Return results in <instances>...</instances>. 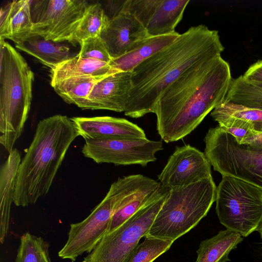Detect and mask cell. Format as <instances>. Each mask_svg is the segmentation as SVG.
<instances>
[{
	"mask_svg": "<svg viewBox=\"0 0 262 262\" xmlns=\"http://www.w3.org/2000/svg\"><path fill=\"white\" fill-rule=\"evenodd\" d=\"M232 78L221 56L187 70L159 98L155 108L157 129L166 143L191 133L205 117L224 102Z\"/></svg>",
	"mask_w": 262,
	"mask_h": 262,
	"instance_id": "cell-1",
	"label": "cell"
},
{
	"mask_svg": "<svg viewBox=\"0 0 262 262\" xmlns=\"http://www.w3.org/2000/svg\"><path fill=\"white\" fill-rule=\"evenodd\" d=\"M219 32L206 26H193L167 47L132 72V88L124 112L138 118L154 113L163 93L193 65L221 56L224 50Z\"/></svg>",
	"mask_w": 262,
	"mask_h": 262,
	"instance_id": "cell-2",
	"label": "cell"
},
{
	"mask_svg": "<svg viewBox=\"0 0 262 262\" xmlns=\"http://www.w3.org/2000/svg\"><path fill=\"white\" fill-rule=\"evenodd\" d=\"M79 136L71 118L60 114L40 120L16 179L14 204H35L49 192L66 153Z\"/></svg>",
	"mask_w": 262,
	"mask_h": 262,
	"instance_id": "cell-3",
	"label": "cell"
},
{
	"mask_svg": "<svg viewBox=\"0 0 262 262\" xmlns=\"http://www.w3.org/2000/svg\"><path fill=\"white\" fill-rule=\"evenodd\" d=\"M34 75L9 43L0 38V143L10 153L30 110Z\"/></svg>",
	"mask_w": 262,
	"mask_h": 262,
	"instance_id": "cell-4",
	"label": "cell"
},
{
	"mask_svg": "<svg viewBox=\"0 0 262 262\" xmlns=\"http://www.w3.org/2000/svg\"><path fill=\"white\" fill-rule=\"evenodd\" d=\"M216 186L212 177L170 189L146 235L173 242L195 227L215 201Z\"/></svg>",
	"mask_w": 262,
	"mask_h": 262,
	"instance_id": "cell-5",
	"label": "cell"
},
{
	"mask_svg": "<svg viewBox=\"0 0 262 262\" xmlns=\"http://www.w3.org/2000/svg\"><path fill=\"white\" fill-rule=\"evenodd\" d=\"M216 187V212L227 229L247 237L262 231V190L240 179L222 176Z\"/></svg>",
	"mask_w": 262,
	"mask_h": 262,
	"instance_id": "cell-6",
	"label": "cell"
},
{
	"mask_svg": "<svg viewBox=\"0 0 262 262\" xmlns=\"http://www.w3.org/2000/svg\"><path fill=\"white\" fill-rule=\"evenodd\" d=\"M169 191L161 185L136 213L106 234L84 259L88 262H125L148 233Z\"/></svg>",
	"mask_w": 262,
	"mask_h": 262,
	"instance_id": "cell-7",
	"label": "cell"
},
{
	"mask_svg": "<svg viewBox=\"0 0 262 262\" xmlns=\"http://www.w3.org/2000/svg\"><path fill=\"white\" fill-rule=\"evenodd\" d=\"M204 142V154L214 170L234 177L262 190V150L239 144L218 125L210 128Z\"/></svg>",
	"mask_w": 262,
	"mask_h": 262,
	"instance_id": "cell-8",
	"label": "cell"
},
{
	"mask_svg": "<svg viewBox=\"0 0 262 262\" xmlns=\"http://www.w3.org/2000/svg\"><path fill=\"white\" fill-rule=\"evenodd\" d=\"M90 4L84 0L32 1L31 35L56 42L72 43L75 33Z\"/></svg>",
	"mask_w": 262,
	"mask_h": 262,
	"instance_id": "cell-9",
	"label": "cell"
},
{
	"mask_svg": "<svg viewBox=\"0 0 262 262\" xmlns=\"http://www.w3.org/2000/svg\"><path fill=\"white\" fill-rule=\"evenodd\" d=\"M84 140L82 153L98 164H138L144 167L156 161V153L163 149L161 140L147 138Z\"/></svg>",
	"mask_w": 262,
	"mask_h": 262,
	"instance_id": "cell-10",
	"label": "cell"
},
{
	"mask_svg": "<svg viewBox=\"0 0 262 262\" xmlns=\"http://www.w3.org/2000/svg\"><path fill=\"white\" fill-rule=\"evenodd\" d=\"M116 205L115 193L110 187L105 196L88 217L70 225L68 239L58 256L75 261L83 253L91 252L107 233Z\"/></svg>",
	"mask_w": 262,
	"mask_h": 262,
	"instance_id": "cell-11",
	"label": "cell"
},
{
	"mask_svg": "<svg viewBox=\"0 0 262 262\" xmlns=\"http://www.w3.org/2000/svg\"><path fill=\"white\" fill-rule=\"evenodd\" d=\"M211 176V164L205 154L186 144L176 147L158 179L162 186L172 189Z\"/></svg>",
	"mask_w": 262,
	"mask_h": 262,
	"instance_id": "cell-12",
	"label": "cell"
},
{
	"mask_svg": "<svg viewBox=\"0 0 262 262\" xmlns=\"http://www.w3.org/2000/svg\"><path fill=\"white\" fill-rule=\"evenodd\" d=\"M161 186L160 182L142 174L119 178L111 186L117 205L106 234L115 230L142 207Z\"/></svg>",
	"mask_w": 262,
	"mask_h": 262,
	"instance_id": "cell-13",
	"label": "cell"
},
{
	"mask_svg": "<svg viewBox=\"0 0 262 262\" xmlns=\"http://www.w3.org/2000/svg\"><path fill=\"white\" fill-rule=\"evenodd\" d=\"M100 37L113 59L133 50L149 36L133 14L121 10L110 19Z\"/></svg>",
	"mask_w": 262,
	"mask_h": 262,
	"instance_id": "cell-14",
	"label": "cell"
},
{
	"mask_svg": "<svg viewBox=\"0 0 262 262\" xmlns=\"http://www.w3.org/2000/svg\"><path fill=\"white\" fill-rule=\"evenodd\" d=\"M131 88V72L111 74L95 84L88 97L78 107L82 110L124 112Z\"/></svg>",
	"mask_w": 262,
	"mask_h": 262,
	"instance_id": "cell-15",
	"label": "cell"
},
{
	"mask_svg": "<svg viewBox=\"0 0 262 262\" xmlns=\"http://www.w3.org/2000/svg\"><path fill=\"white\" fill-rule=\"evenodd\" d=\"M84 140L146 138L143 129L124 118L111 116L71 118Z\"/></svg>",
	"mask_w": 262,
	"mask_h": 262,
	"instance_id": "cell-16",
	"label": "cell"
},
{
	"mask_svg": "<svg viewBox=\"0 0 262 262\" xmlns=\"http://www.w3.org/2000/svg\"><path fill=\"white\" fill-rule=\"evenodd\" d=\"M32 1H13L1 9L0 38L13 41L15 45L31 35L33 21L31 15Z\"/></svg>",
	"mask_w": 262,
	"mask_h": 262,
	"instance_id": "cell-17",
	"label": "cell"
},
{
	"mask_svg": "<svg viewBox=\"0 0 262 262\" xmlns=\"http://www.w3.org/2000/svg\"><path fill=\"white\" fill-rule=\"evenodd\" d=\"M21 161L18 150L9 153L0 170V242L3 244L8 233L11 207L14 203L16 179Z\"/></svg>",
	"mask_w": 262,
	"mask_h": 262,
	"instance_id": "cell-18",
	"label": "cell"
},
{
	"mask_svg": "<svg viewBox=\"0 0 262 262\" xmlns=\"http://www.w3.org/2000/svg\"><path fill=\"white\" fill-rule=\"evenodd\" d=\"M189 0H158L145 26L149 36L175 32Z\"/></svg>",
	"mask_w": 262,
	"mask_h": 262,
	"instance_id": "cell-19",
	"label": "cell"
},
{
	"mask_svg": "<svg viewBox=\"0 0 262 262\" xmlns=\"http://www.w3.org/2000/svg\"><path fill=\"white\" fill-rule=\"evenodd\" d=\"M117 72L108 63L80 57L77 54L50 70L51 85L68 78L105 77Z\"/></svg>",
	"mask_w": 262,
	"mask_h": 262,
	"instance_id": "cell-20",
	"label": "cell"
},
{
	"mask_svg": "<svg viewBox=\"0 0 262 262\" xmlns=\"http://www.w3.org/2000/svg\"><path fill=\"white\" fill-rule=\"evenodd\" d=\"M180 34L175 32L167 35L149 36L133 50L112 59L110 65L118 71L132 72L144 60L172 43Z\"/></svg>",
	"mask_w": 262,
	"mask_h": 262,
	"instance_id": "cell-21",
	"label": "cell"
},
{
	"mask_svg": "<svg viewBox=\"0 0 262 262\" xmlns=\"http://www.w3.org/2000/svg\"><path fill=\"white\" fill-rule=\"evenodd\" d=\"M15 45L17 49L35 57L51 70L73 57L67 46L38 35H32Z\"/></svg>",
	"mask_w": 262,
	"mask_h": 262,
	"instance_id": "cell-22",
	"label": "cell"
},
{
	"mask_svg": "<svg viewBox=\"0 0 262 262\" xmlns=\"http://www.w3.org/2000/svg\"><path fill=\"white\" fill-rule=\"evenodd\" d=\"M243 238L229 229L219 231L215 235L202 241L196 251L195 262H227L229 254Z\"/></svg>",
	"mask_w": 262,
	"mask_h": 262,
	"instance_id": "cell-23",
	"label": "cell"
},
{
	"mask_svg": "<svg viewBox=\"0 0 262 262\" xmlns=\"http://www.w3.org/2000/svg\"><path fill=\"white\" fill-rule=\"evenodd\" d=\"M219 125L236 123L246 125L255 133H262V110L231 102H223L211 112Z\"/></svg>",
	"mask_w": 262,
	"mask_h": 262,
	"instance_id": "cell-24",
	"label": "cell"
},
{
	"mask_svg": "<svg viewBox=\"0 0 262 262\" xmlns=\"http://www.w3.org/2000/svg\"><path fill=\"white\" fill-rule=\"evenodd\" d=\"M104 77H73L61 80L51 86L65 102L78 106L88 97L95 84Z\"/></svg>",
	"mask_w": 262,
	"mask_h": 262,
	"instance_id": "cell-25",
	"label": "cell"
},
{
	"mask_svg": "<svg viewBox=\"0 0 262 262\" xmlns=\"http://www.w3.org/2000/svg\"><path fill=\"white\" fill-rule=\"evenodd\" d=\"M224 102L262 110V84L251 82L243 75L232 79Z\"/></svg>",
	"mask_w": 262,
	"mask_h": 262,
	"instance_id": "cell-26",
	"label": "cell"
},
{
	"mask_svg": "<svg viewBox=\"0 0 262 262\" xmlns=\"http://www.w3.org/2000/svg\"><path fill=\"white\" fill-rule=\"evenodd\" d=\"M109 20L100 3L89 5L75 33L72 43L80 44L86 38L100 36Z\"/></svg>",
	"mask_w": 262,
	"mask_h": 262,
	"instance_id": "cell-27",
	"label": "cell"
},
{
	"mask_svg": "<svg viewBox=\"0 0 262 262\" xmlns=\"http://www.w3.org/2000/svg\"><path fill=\"white\" fill-rule=\"evenodd\" d=\"M49 248V244L41 237L24 233L20 238L15 262H51Z\"/></svg>",
	"mask_w": 262,
	"mask_h": 262,
	"instance_id": "cell-28",
	"label": "cell"
},
{
	"mask_svg": "<svg viewBox=\"0 0 262 262\" xmlns=\"http://www.w3.org/2000/svg\"><path fill=\"white\" fill-rule=\"evenodd\" d=\"M173 241L146 235L138 244L125 262H153L171 247Z\"/></svg>",
	"mask_w": 262,
	"mask_h": 262,
	"instance_id": "cell-29",
	"label": "cell"
},
{
	"mask_svg": "<svg viewBox=\"0 0 262 262\" xmlns=\"http://www.w3.org/2000/svg\"><path fill=\"white\" fill-rule=\"evenodd\" d=\"M80 45V50L78 54L80 57L109 64L112 60L100 36L86 38L82 40Z\"/></svg>",
	"mask_w": 262,
	"mask_h": 262,
	"instance_id": "cell-30",
	"label": "cell"
},
{
	"mask_svg": "<svg viewBox=\"0 0 262 262\" xmlns=\"http://www.w3.org/2000/svg\"><path fill=\"white\" fill-rule=\"evenodd\" d=\"M220 126L224 131L233 136L239 144H242L243 140L252 137L256 133L250 128L238 125Z\"/></svg>",
	"mask_w": 262,
	"mask_h": 262,
	"instance_id": "cell-31",
	"label": "cell"
},
{
	"mask_svg": "<svg viewBox=\"0 0 262 262\" xmlns=\"http://www.w3.org/2000/svg\"><path fill=\"white\" fill-rule=\"evenodd\" d=\"M243 76L251 82L262 84V59L251 65Z\"/></svg>",
	"mask_w": 262,
	"mask_h": 262,
	"instance_id": "cell-32",
	"label": "cell"
},
{
	"mask_svg": "<svg viewBox=\"0 0 262 262\" xmlns=\"http://www.w3.org/2000/svg\"><path fill=\"white\" fill-rule=\"evenodd\" d=\"M241 144H245L255 150H262V133H256L252 137L243 140Z\"/></svg>",
	"mask_w": 262,
	"mask_h": 262,
	"instance_id": "cell-33",
	"label": "cell"
},
{
	"mask_svg": "<svg viewBox=\"0 0 262 262\" xmlns=\"http://www.w3.org/2000/svg\"><path fill=\"white\" fill-rule=\"evenodd\" d=\"M81 262H88L85 259Z\"/></svg>",
	"mask_w": 262,
	"mask_h": 262,
	"instance_id": "cell-34",
	"label": "cell"
},
{
	"mask_svg": "<svg viewBox=\"0 0 262 262\" xmlns=\"http://www.w3.org/2000/svg\"><path fill=\"white\" fill-rule=\"evenodd\" d=\"M260 236H261V238H262V231H261V232H260Z\"/></svg>",
	"mask_w": 262,
	"mask_h": 262,
	"instance_id": "cell-35",
	"label": "cell"
}]
</instances>
